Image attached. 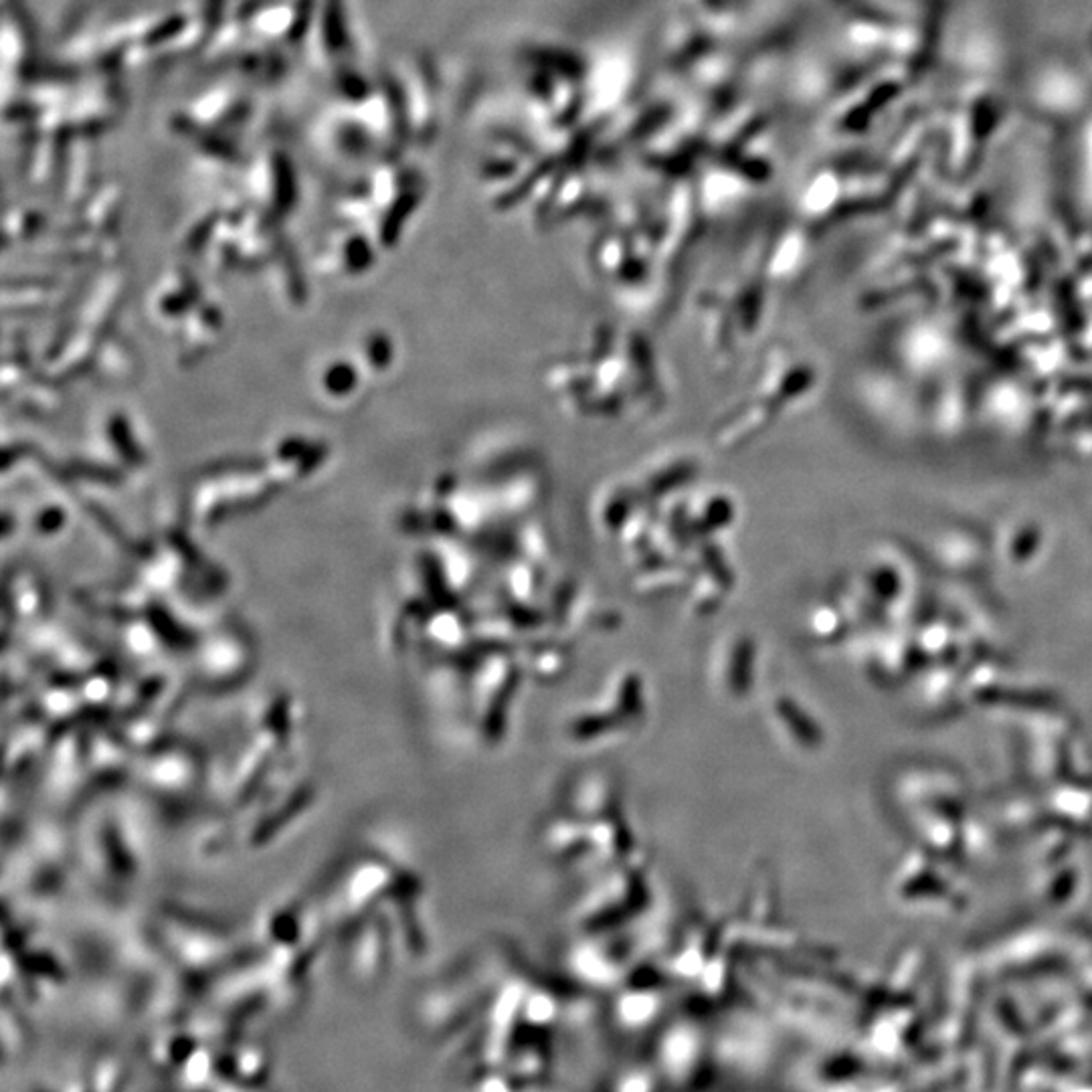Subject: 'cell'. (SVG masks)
<instances>
[]
</instances>
